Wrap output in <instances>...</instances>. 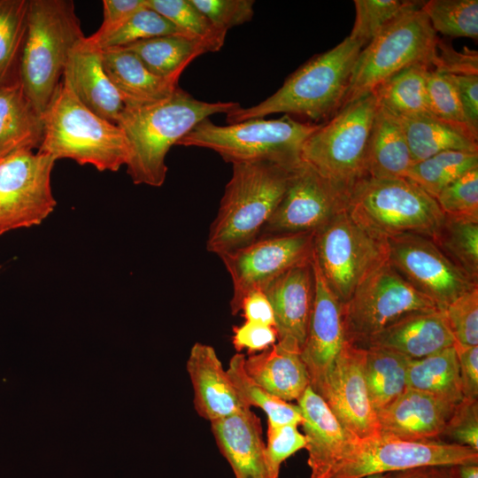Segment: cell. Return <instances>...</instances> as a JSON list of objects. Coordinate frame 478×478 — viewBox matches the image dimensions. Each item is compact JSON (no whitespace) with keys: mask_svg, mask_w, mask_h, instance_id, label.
Instances as JSON below:
<instances>
[{"mask_svg":"<svg viewBox=\"0 0 478 478\" xmlns=\"http://www.w3.org/2000/svg\"><path fill=\"white\" fill-rule=\"evenodd\" d=\"M236 102L197 100L181 88L157 103L125 107L117 125L129 147L127 171L135 184L160 187L165 182L166 157L172 146L200 121L240 107Z\"/></svg>","mask_w":478,"mask_h":478,"instance_id":"6da1fadb","label":"cell"},{"mask_svg":"<svg viewBox=\"0 0 478 478\" xmlns=\"http://www.w3.org/2000/svg\"><path fill=\"white\" fill-rule=\"evenodd\" d=\"M362 48L359 42L347 36L334 48L301 66L264 101L227 113V121L232 124L275 113L298 116L315 124L328 120L343 104Z\"/></svg>","mask_w":478,"mask_h":478,"instance_id":"7a4b0ae2","label":"cell"},{"mask_svg":"<svg viewBox=\"0 0 478 478\" xmlns=\"http://www.w3.org/2000/svg\"><path fill=\"white\" fill-rule=\"evenodd\" d=\"M232 166L231 178L225 187L206 242L207 251L218 256L243 246L259 235L281 200L296 166L270 161Z\"/></svg>","mask_w":478,"mask_h":478,"instance_id":"3957f363","label":"cell"},{"mask_svg":"<svg viewBox=\"0 0 478 478\" xmlns=\"http://www.w3.org/2000/svg\"><path fill=\"white\" fill-rule=\"evenodd\" d=\"M84 37L72 0H29L19 82L42 116L62 82L72 50Z\"/></svg>","mask_w":478,"mask_h":478,"instance_id":"277c9868","label":"cell"},{"mask_svg":"<svg viewBox=\"0 0 478 478\" xmlns=\"http://www.w3.org/2000/svg\"><path fill=\"white\" fill-rule=\"evenodd\" d=\"M42 120L38 152L56 160L70 158L91 165L101 172H116L126 166L129 147L121 128L85 107L63 82Z\"/></svg>","mask_w":478,"mask_h":478,"instance_id":"5b68a950","label":"cell"},{"mask_svg":"<svg viewBox=\"0 0 478 478\" xmlns=\"http://www.w3.org/2000/svg\"><path fill=\"white\" fill-rule=\"evenodd\" d=\"M320 124L299 121L289 115L279 119H251L227 126L209 118L200 121L177 145L206 148L233 164L270 161L285 166L301 162L302 146Z\"/></svg>","mask_w":478,"mask_h":478,"instance_id":"8992f818","label":"cell"},{"mask_svg":"<svg viewBox=\"0 0 478 478\" xmlns=\"http://www.w3.org/2000/svg\"><path fill=\"white\" fill-rule=\"evenodd\" d=\"M376 109L372 93L345 104L301 149V161L348 197L366 178V148Z\"/></svg>","mask_w":478,"mask_h":478,"instance_id":"52a82bcc","label":"cell"},{"mask_svg":"<svg viewBox=\"0 0 478 478\" xmlns=\"http://www.w3.org/2000/svg\"><path fill=\"white\" fill-rule=\"evenodd\" d=\"M347 211L382 238L416 234L432 238L444 220L436 198L407 178H366L353 189Z\"/></svg>","mask_w":478,"mask_h":478,"instance_id":"ba28073f","label":"cell"},{"mask_svg":"<svg viewBox=\"0 0 478 478\" xmlns=\"http://www.w3.org/2000/svg\"><path fill=\"white\" fill-rule=\"evenodd\" d=\"M421 7L401 15L362 48L342 107L410 66H434L438 38Z\"/></svg>","mask_w":478,"mask_h":478,"instance_id":"9c48e42d","label":"cell"},{"mask_svg":"<svg viewBox=\"0 0 478 478\" xmlns=\"http://www.w3.org/2000/svg\"><path fill=\"white\" fill-rule=\"evenodd\" d=\"M312 259L331 292L344 305L388 260L387 239L359 225L345 210L314 232Z\"/></svg>","mask_w":478,"mask_h":478,"instance_id":"30bf717a","label":"cell"},{"mask_svg":"<svg viewBox=\"0 0 478 478\" xmlns=\"http://www.w3.org/2000/svg\"><path fill=\"white\" fill-rule=\"evenodd\" d=\"M436 309L431 299L413 288L386 260L342 305L345 342L365 348L372 338L403 317Z\"/></svg>","mask_w":478,"mask_h":478,"instance_id":"8fae6325","label":"cell"},{"mask_svg":"<svg viewBox=\"0 0 478 478\" xmlns=\"http://www.w3.org/2000/svg\"><path fill=\"white\" fill-rule=\"evenodd\" d=\"M478 463V451L442 440L408 441L387 436L356 439L324 478H362L424 466Z\"/></svg>","mask_w":478,"mask_h":478,"instance_id":"7c38bea8","label":"cell"},{"mask_svg":"<svg viewBox=\"0 0 478 478\" xmlns=\"http://www.w3.org/2000/svg\"><path fill=\"white\" fill-rule=\"evenodd\" d=\"M56 159L19 151L0 159V235L40 225L54 211L51 188Z\"/></svg>","mask_w":478,"mask_h":478,"instance_id":"4fadbf2b","label":"cell"},{"mask_svg":"<svg viewBox=\"0 0 478 478\" xmlns=\"http://www.w3.org/2000/svg\"><path fill=\"white\" fill-rule=\"evenodd\" d=\"M314 232L260 235L252 242L219 256L232 284V314L250 291L261 289L289 268L312 258Z\"/></svg>","mask_w":478,"mask_h":478,"instance_id":"5bb4252c","label":"cell"},{"mask_svg":"<svg viewBox=\"0 0 478 478\" xmlns=\"http://www.w3.org/2000/svg\"><path fill=\"white\" fill-rule=\"evenodd\" d=\"M388 261L418 291L443 311L478 286L428 236L403 234L387 238Z\"/></svg>","mask_w":478,"mask_h":478,"instance_id":"9a60e30c","label":"cell"},{"mask_svg":"<svg viewBox=\"0 0 478 478\" xmlns=\"http://www.w3.org/2000/svg\"><path fill=\"white\" fill-rule=\"evenodd\" d=\"M348 202L346 194L301 161L292 170L281 200L258 236L315 232L347 210Z\"/></svg>","mask_w":478,"mask_h":478,"instance_id":"2e32d148","label":"cell"},{"mask_svg":"<svg viewBox=\"0 0 478 478\" xmlns=\"http://www.w3.org/2000/svg\"><path fill=\"white\" fill-rule=\"evenodd\" d=\"M366 349L345 342L322 385L316 392L357 439L380 435L377 412L365 378Z\"/></svg>","mask_w":478,"mask_h":478,"instance_id":"e0dca14e","label":"cell"},{"mask_svg":"<svg viewBox=\"0 0 478 478\" xmlns=\"http://www.w3.org/2000/svg\"><path fill=\"white\" fill-rule=\"evenodd\" d=\"M312 263L314 298L300 355L309 374L310 386L317 392L340 353L345 336L342 304L328 287L313 259Z\"/></svg>","mask_w":478,"mask_h":478,"instance_id":"ac0fdd59","label":"cell"},{"mask_svg":"<svg viewBox=\"0 0 478 478\" xmlns=\"http://www.w3.org/2000/svg\"><path fill=\"white\" fill-rule=\"evenodd\" d=\"M312 259L289 268L262 289L273 308L276 343L299 352L305 341L314 298Z\"/></svg>","mask_w":478,"mask_h":478,"instance_id":"d6986e66","label":"cell"},{"mask_svg":"<svg viewBox=\"0 0 478 478\" xmlns=\"http://www.w3.org/2000/svg\"><path fill=\"white\" fill-rule=\"evenodd\" d=\"M455 406L434 395L406 389L377 412L380 435L408 441L440 440Z\"/></svg>","mask_w":478,"mask_h":478,"instance_id":"ffe728a7","label":"cell"},{"mask_svg":"<svg viewBox=\"0 0 478 478\" xmlns=\"http://www.w3.org/2000/svg\"><path fill=\"white\" fill-rule=\"evenodd\" d=\"M62 82L85 107L117 124L125 105L104 69L102 50L86 36L72 50Z\"/></svg>","mask_w":478,"mask_h":478,"instance_id":"44dd1931","label":"cell"},{"mask_svg":"<svg viewBox=\"0 0 478 478\" xmlns=\"http://www.w3.org/2000/svg\"><path fill=\"white\" fill-rule=\"evenodd\" d=\"M297 401L303 417L310 478H324L357 438L343 427L311 386Z\"/></svg>","mask_w":478,"mask_h":478,"instance_id":"7402d4cb","label":"cell"},{"mask_svg":"<svg viewBox=\"0 0 478 478\" xmlns=\"http://www.w3.org/2000/svg\"><path fill=\"white\" fill-rule=\"evenodd\" d=\"M187 371L193 388L195 410L204 420L212 422L249 407L240 398L211 345L196 343L192 346Z\"/></svg>","mask_w":478,"mask_h":478,"instance_id":"603a6c76","label":"cell"},{"mask_svg":"<svg viewBox=\"0 0 478 478\" xmlns=\"http://www.w3.org/2000/svg\"><path fill=\"white\" fill-rule=\"evenodd\" d=\"M260 424L250 407L211 422L217 446L235 478H272Z\"/></svg>","mask_w":478,"mask_h":478,"instance_id":"cb8c5ba5","label":"cell"},{"mask_svg":"<svg viewBox=\"0 0 478 478\" xmlns=\"http://www.w3.org/2000/svg\"><path fill=\"white\" fill-rule=\"evenodd\" d=\"M454 343L443 312L436 309L415 312L403 317L372 338L364 349L380 347L417 359Z\"/></svg>","mask_w":478,"mask_h":478,"instance_id":"d4e9b609","label":"cell"},{"mask_svg":"<svg viewBox=\"0 0 478 478\" xmlns=\"http://www.w3.org/2000/svg\"><path fill=\"white\" fill-rule=\"evenodd\" d=\"M104 69L125 107H139L167 98L179 87L178 80L153 74L130 50H102Z\"/></svg>","mask_w":478,"mask_h":478,"instance_id":"484cf974","label":"cell"},{"mask_svg":"<svg viewBox=\"0 0 478 478\" xmlns=\"http://www.w3.org/2000/svg\"><path fill=\"white\" fill-rule=\"evenodd\" d=\"M248 375L273 396L289 402L297 400L310 386V378L299 351L277 343L244 359Z\"/></svg>","mask_w":478,"mask_h":478,"instance_id":"4316f807","label":"cell"},{"mask_svg":"<svg viewBox=\"0 0 478 478\" xmlns=\"http://www.w3.org/2000/svg\"><path fill=\"white\" fill-rule=\"evenodd\" d=\"M413 163L399 119L377 104L366 148V178H406Z\"/></svg>","mask_w":478,"mask_h":478,"instance_id":"83f0119b","label":"cell"},{"mask_svg":"<svg viewBox=\"0 0 478 478\" xmlns=\"http://www.w3.org/2000/svg\"><path fill=\"white\" fill-rule=\"evenodd\" d=\"M42 116L25 94L20 82L0 88V159L39 148Z\"/></svg>","mask_w":478,"mask_h":478,"instance_id":"f1b7e54d","label":"cell"},{"mask_svg":"<svg viewBox=\"0 0 478 478\" xmlns=\"http://www.w3.org/2000/svg\"><path fill=\"white\" fill-rule=\"evenodd\" d=\"M399 120L414 163L447 150L478 152V135L466 126L430 113Z\"/></svg>","mask_w":478,"mask_h":478,"instance_id":"f546056e","label":"cell"},{"mask_svg":"<svg viewBox=\"0 0 478 478\" xmlns=\"http://www.w3.org/2000/svg\"><path fill=\"white\" fill-rule=\"evenodd\" d=\"M155 75L179 80L197 57L212 52L204 42L187 35H170L142 40L126 47Z\"/></svg>","mask_w":478,"mask_h":478,"instance_id":"4dcf8cb0","label":"cell"},{"mask_svg":"<svg viewBox=\"0 0 478 478\" xmlns=\"http://www.w3.org/2000/svg\"><path fill=\"white\" fill-rule=\"evenodd\" d=\"M406 389L459 404L464 397L454 345L424 358L411 359L406 371Z\"/></svg>","mask_w":478,"mask_h":478,"instance_id":"1f68e13d","label":"cell"},{"mask_svg":"<svg viewBox=\"0 0 478 478\" xmlns=\"http://www.w3.org/2000/svg\"><path fill=\"white\" fill-rule=\"evenodd\" d=\"M430 68L412 65L385 80L372 92L377 104L398 119L430 113L426 85Z\"/></svg>","mask_w":478,"mask_h":478,"instance_id":"d6a6232c","label":"cell"},{"mask_svg":"<svg viewBox=\"0 0 478 478\" xmlns=\"http://www.w3.org/2000/svg\"><path fill=\"white\" fill-rule=\"evenodd\" d=\"M411 358L380 348L366 349L365 378L375 412L390 405L406 389V371Z\"/></svg>","mask_w":478,"mask_h":478,"instance_id":"836d02e7","label":"cell"},{"mask_svg":"<svg viewBox=\"0 0 478 478\" xmlns=\"http://www.w3.org/2000/svg\"><path fill=\"white\" fill-rule=\"evenodd\" d=\"M29 0H0V88L19 82Z\"/></svg>","mask_w":478,"mask_h":478,"instance_id":"e575fe53","label":"cell"},{"mask_svg":"<svg viewBox=\"0 0 478 478\" xmlns=\"http://www.w3.org/2000/svg\"><path fill=\"white\" fill-rule=\"evenodd\" d=\"M244 359L245 356L237 352L231 358L227 369L242 401L249 407L260 408L267 416V424L301 425L303 417L298 405L273 396L253 381L244 369Z\"/></svg>","mask_w":478,"mask_h":478,"instance_id":"d590c367","label":"cell"},{"mask_svg":"<svg viewBox=\"0 0 478 478\" xmlns=\"http://www.w3.org/2000/svg\"><path fill=\"white\" fill-rule=\"evenodd\" d=\"M478 167V152L447 150L412 164L406 178L431 197L452 181Z\"/></svg>","mask_w":478,"mask_h":478,"instance_id":"8d00e7d4","label":"cell"},{"mask_svg":"<svg viewBox=\"0 0 478 478\" xmlns=\"http://www.w3.org/2000/svg\"><path fill=\"white\" fill-rule=\"evenodd\" d=\"M430 239L478 284V221L444 215L442 226Z\"/></svg>","mask_w":478,"mask_h":478,"instance_id":"74e56055","label":"cell"},{"mask_svg":"<svg viewBox=\"0 0 478 478\" xmlns=\"http://www.w3.org/2000/svg\"><path fill=\"white\" fill-rule=\"evenodd\" d=\"M146 5L167 19L187 36L206 42L212 52L223 46L227 31L214 27L190 0H146Z\"/></svg>","mask_w":478,"mask_h":478,"instance_id":"f35d334b","label":"cell"},{"mask_svg":"<svg viewBox=\"0 0 478 478\" xmlns=\"http://www.w3.org/2000/svg\"><path fill=\"white\" fill-rule=\"evenodd\" d=\"M170 35H186L167 19L145 5L112 32L98 39L89 36L87 39L98 49L107 50L123 48L142 40Z\"/></svg>","mask_w":478,"mask_h":478,"instance_id":"ab89813d","label":"cell"},{"mask_svg":"<svg viewBox=\"0 0 478 478\" xmlns=\"http://www.w3.org/2000/svg\"><path fill=\"white\" fill-rule=\"evenodd\" d=\"M423 4L411 0H355V20L349 37L365 47L401 15Z\"/></svg>","mask_w":478,"mask_h":478,"instance_id":"60d3db41","label":"cell"},{"mask_svg":"<svg viewBox=\"0 0 478 478\" xmlns=\"http://www.w3.org/2000/svg\"><path fill=\"white\" fill-rule=\"evenodd\" d=\"M421 9L436 33L478 38L477 0H430L424 2Z\"/></svg>","mask_w":478,"mask_h":478,"instance_id":"b9f144b4","label":"cell"},{"mask_svg":"<svg viewBox=\"0 0 478 478\" xmlns=\"http://www.w3.org/2000/svg\"><path fill=\"white\" fill-rule=\"evenodd\" d=\"M436 200L445 216L478 221V167L445 187Z\"/></svg>","mask_w":478,"mask_h":478,"instance_id":"7bdbcfd3","label":"cell"},{"mask_svg":"<svg viewBox=\"0 0 478 478\" xmlns=\"http://www.w3.org/2000/svg\"><path fill=\"white\" fill-rule=\"evenodd\" d=\"M426 85L430 114L441 120L467 127L458 89L451 75L430 68L427 74Z\"/></svg>","mask_w":478,"mask_h":478,"instance_id":"ee69618b","label":"cell"},{"mask_svg":"<svg viewBox=\"0 0 478 478\" xmlns=\"http://www.w3.org/2000/svg\"><path fill=\"white\" fill-rule=\"evenodd\" d=\"M443 312L454 344L478 345V286L457 297Z\"/></svg>","mask_w":478,"mask_h":478,"instance_id":"f6af8a7d","label":"cell"},{"mask_svg":"<svg viewBox=\"0 0 478 478\" xmlns=\"http://www.w3.org/2000/svg\"><path fill=\"white\" fill-rule=\"evenodd\" d=\"M305 446V436L297 425L267 424L266 456L271 477L279 478L281 465Z\"/></svg>","mask_w":478,"mask_h":478,"instance_id":"bcb514c9","label":"cell"},{"mask_svg":"<svg viewBox=\"0 0 478 478\" xmlns=\"http://www.w3.org/2000/svg\"><path fill=\"white\" fill-rule=\"evenodd\" d=\"M478 451V400L463 397L456 405L440 437Z\"/></svg>","mask_w":478,"mask_h":478,"instance_id":"7dc6e473","label":"cell"},{"mask_svg":"<svg viewBox=\"0 0 478 478\" xmlns=\"http://www.w3.org/2000/svg\"><path fill=\"white\" fill-rule=\"evenodd\" d=\"M217 28L227 30L253 18L252 0H190Z\"/></svg>","mask_w":478,"mask_h":478,"instance_id":"c3c4849f","label":"cell"},{"mask_svg":"<svg viewBox=\"0 0 478 478\" xmlns=\"http://www.w3.org/2000/svg\"><path fill=\"white\" fill-rule=\"evenodd\" d=\"M232 342L238 352L247 350L250 354H253L275 344L277 333L274 327L245 320L234 328Z\"/></svg>","mask_w":478,"mask_h":478,"instance_id":"681fc988","label":"cell"},{"mask_svg":"<svg viewBox=\"0 0 478 478\" xmlns=\"http://www.w3.org/2000/svg\"><path fill=\"white\" fill-rule=\"evenodd\" d=\"M436 61L431 69L449 74H478V57L474 50H455L446 42L438 40Z\"/></svg>","mask_w":478,"mask_h":478,"instance_id":"f907efd6","label":"cell"},{"mask_svg":"<svg viewBox=\"0 0 478 478\" xmlns=\"http://www.w3.org/2000/svg\"><path fill=\"white\" fill-rule=\"evenodd\" d=\"M145 5L146 0H104L102 24L89 37L98 39L112 32Z\"/></svg>","mask_w":478,"mask_h":478,"instance_id":"816d5d0a","label":"cell"},{"mask_svg":"<svg viewBox=\"0 0 478 478\" xmlns=\"http://www.w3.org/2000/svg\"><path fill=\"white\" fill-rule=\"evenodd\" d=\"M458 89L464 118L478 135V74H451Z\"/></svg>","mask_w":478,"mask_h":478,"instance_id":"f5cc1de1","label":"cell"},{"mask_svg":"<svg viewBox=\"0 0 478 478\" xmlns=\"http://www.w3.org/2000/svg\"><path fill=\"white\" fill-rule=\"evenodd\" d=\"M456 350L463 397L478 398V345L463 347L454 344Z\"/></svg>","mask_w":478,"mask_h":478,"instance_id":"db71d44e","label":"cell"},{"mask_svg":"<svg viewBox=\"0 0 478 478\" xmlns=\"http://www.w3.org/2000/svg\"><path fill=\"white\" fill-rule=\"evenodd\" d=\"M240 311L247 321L259 323L270 327L275 325L272 305L261 289L250 291L243 297Z\"/></svg>","mask_w":478,"mask_h":478,"instance_id":"11a10c76","label":"cell"},{"mask_svg":"<svg viewBox=\"0 0 478 478\" xmlns=\"http://www.w3.org/2000/svg\"><path fill=\"white\" fill-rule=\"evenodd\" d=\"M390 478H449L447 466H424L391 473Z\"/></svg>","mask_w":478,"mask_h":478,"instance_id":"9f6ffc18","label":"cell"},{"mask_svg":"<svg viewBox=\"0 0 478 478\" xmlns=\"http://www.w3.org/2000/svg\"><path fill=\"white\" fill-rule=\"evenodd\" d=\"M447 472L449 478H478V463L449 466Z\"/></svg>","mask_w":478,"mask_h":478,"instance_id":"6f0895ef","label":"cell"},{"mask_svg":"<svg viewBox=\"0 0 478 478\" xmlns=\"http://www.w3.org/2000/svg\"><path fill=\"white\" fill-rule=\"evenodd\" d=\"M391 473L371 474L362 478H390Z\"/></svg>","mask_w":478,"mask_h":478,"instance_id":"680465c9","label":"cell"}]
</instances>
